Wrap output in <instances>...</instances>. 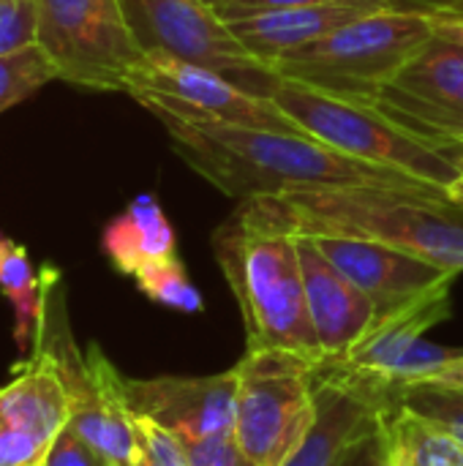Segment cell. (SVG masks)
I'll return each instance as SVG.
<instances>
[{
  "instance_id": "cell-1",
  "label": "cell",
  "mask_w": 463,
  "mask_h": 466,
  "mask_svg": "<svg viewBox=\"0 0 463 466\" xmlns=\"http://www.w3.org/2000/svg\"><path fill=\"white\" fill-rule=\"evenodd\" d=\"M147 112L161 120L177 156L237 202L338 186H418L357 164L300 131L235 126L169 109Z\"/></svg>"
},
{
  "instance_id": "cell-2",
  "label": "cell",
  "mask_w": 463,
  "mask_h": 466,
  "mask_svg": "<svg viewBox=\"0 0 463 466\" xmlns=\"http://www.w3.org/2000/svg\"><path fill=\"white\" fill-rule=\"evenodd\" d=\"M216 262L235 295L246 350H292L322 363L311 325L297 235L276 197H257L213 232Z\"/></svg>"
},
{
  "instance_id": "cell-3",
  "label": "cell",
  "mask_w": 463,
  "mask_h": 466,
  "mask_svg": "<svg viewBox=\"0 0 463 466\" xmlns=\"http://www.w3.org/2000/svg\"><path fill=\"white\" fill-rule=\"evenodd\" d=\"M295 232L382 240L448 273H463V210L420 186H338L276 197Z\"/></svg>"
},
{
  "instance_id": "cell-4",
  "label": "cell",
  "mask_w": 463,
  "mask_h": 466,
  "mask_svg": "<svg viewBox=\"0 0 463 466\" xmlns=\"http://www.w3.org/2000/svg\"><path fill=\"white\" fill-rule=\"evenodd\" d=\"M270 98L300 134L357 164L439 194H445L458 175V145L437 142L407 128L374 101L333 96L281 76Z\"/></svg>"
},
{
  "instance_id": "cell-5",
  "label": "cell",
  "mask_w": 463,
  "mask_h": 466,
  "mask_svg": "<svg viewBox=\"0 0 463 466\" xmlns=\"http://www.w3.org/2000/svg\"><path fill=\"white\" fill-rule=\"evenodd\" d=\"M431 35L434 27L426 14L388 5L273 57L267 66L281 79L377 104L382 87Z\"/></svg>"
},
{
  "instance_id": "cell-6",
  "label": "cell",
  "mask_w": 463,
  "mask_h": 466,
  "mask_svg": "<svg viewBox=\"0 0 463 466\" xmlns=\"http://www.w3.org/2000/svg\"><path fill=\"white\" fill-rule=\"evenodd\" d=\"M44 298L33 347L46 352L68 396V426L109 466H134V415L123 396V374L98 344L79 350L68 325L65 287L55 268L41 270Z\"/></svg>"
},
{
  "instance_id": "cell-7",
  "label": "cell",
  "mask_w": 463,
  "mask_h": 466,
  "mask_svg": "<svg viewBox=\"0 0 463 466\" xmlns=\"http://www.w3.org/2000/svg\"><path fill=\"white\" fill-rule=\"evenodd\" d=\"M319 360L292 350H246L235 380L237 448L257 466H281L317 418Z\"/></svg>"
},
{
  "instance_id": "cell-8",
  "label": "cell",
  "mask_w": 463,
  "mask_h": 466,
  "mask_svg": "<svg viewBox=\"0 0 463 466\" xmlns=\"http://www.w3.org/2000/svg\"><path fill=\"white\" fill-rule=\"evenodd\" d=\"M35 44L57 79L101 93H123L145 55L123 0H35Z\"/></svg>"
},
{
  "instance_id": "cell-9",
  "label": "cell",
  "mask_w": 463,
  "mask_h": 466,
  "mask_svg": "<svg viewBox=\"0 0 463 466\" xmlns=\"http://www.w3.org/2000/svg\"><path fill=\"white\" fill-rule=\"evenodd\" d=\"M145 109H169L186 117L297 131L270 96H259L216 68L180 60L161 49H145L126 79V90Z\"/></svg>"
},
{
  "instance_id": "cell-10",
  "label": "cell",
  "mask_w": 463,
  "mask_h": 466,
  "mask_svg": "<svg viewBox=\"0 0 463 466\" xmlns=\"http://www.w3.org/2000/svg\"><path fill=\"white\" fill-rule=\"evenodd\" d=\"M123 5L142 49H161L216 68L237 85L270 96L276 71L237 41L218 8L202 0H123Z\"/></svg>"
},
{
  "instance_id": "cell-11",
  "label": "cell",
  "mask_w": 463,
  "mask_h": 466,
  "mask_svg": "<svg viewBox=\"0 0 463 466\" xmlns=\"http://www.w3.org/2000/svg\"><path fill=\"white\" fill-rule=\"evenodd\" d=\"M377 104L407 128L458 145L463 139V46L434 33L382 87Z\"/></svg>"
},
{
  "instance_id": "cell-12",
  "label": "cell",
  "mask_w": 463,
  "mask_h": 466,
  "mask_svg": "<svg viewBox=\"0 0 463 466\" xmlns=\"http://www.w3.org/2000/svg\"><path fill=\"white\" fill-rule=\"evenodd\" d=\"M68 396L52 358L33 347L0 385V466H41L68 426Z\"/></svg>"
},
{
  "instance_id": "cell-13",
  "label": "cell",
  "mask_w": 463,
  "mask_h": 466,
  "mask_svg": "<svg viewBox=\"0 0 463 466\" xmlns=\"http://www.w3.org/2000/svg\"><path fill=\"white\" fill-rule=\"evenodd\" d=\"M235 371L210 377H123V396L131 415L150 418L183 442L232 434L235 426Z\"/></svg>"
},
{
  "instance_id": "cell-14",
  "label": "cell",
  "mask_w": 463,
  "mask_h": 466,
  "mask_svg": "<svg viewBox=\"0 0 463 466\" xmlns=\"http://www.w3.org/2000/svg\"><path fill=\"white\" fill-rule=\"evenodd\" d=\"M308 235L317 248L357 287L363 289L377 311L393 309L398 303H407L426 289L442 284L450 276L439 270L431 262H423L396 246H388L382 240L357 238V235H338V232H303Z\"/></svg>"
},
{
  "instance_id": "cell-15",
  "label": "cell",
  "mask_w": 463,
  "mask_h": 466,
  "mask_svg": "<svg viewBox=\"0 0 463 466\" xmlns=\"http://www.w3.org/2000/svg\"><path fill=\"white\" fill-rule=\"evenodd\" d=\"M295 235L303 268L306 303L322 350V360L341 358L371 328V322L377 319V306L317 248L308 235Z\"/></svg>"
},
{
  "instance_id": "cell-16",
  "label": "cell",
  "mask_w": 463,
  "mask_h": 466,
  "mask_svg": "<svg viewBox=\"0 0 463 466\" xmlns=\"http://www.w3.org/2000/svg\"><path fill=\"white\" fill-rule=\"evenodd\" d=\"M388 404L317 369V418L281 466H341L352 448L379 426Z\"/></svg>"
},
{
  "instance_id": "cell-17",
  "label": "cell",
  "mask_w": 463,
  "mask_h": 466,
  "mask_svg": "<svg viewBox=\"0 0 463 466\" xmlns=\"http://www.w3.org/2000/svg\"><path fill=\"white\" fill-rule=\"evenodd\" d=\"M388 8V5H368V3H330V5H303V8H278L262 11L240 19H226L237 41L257 55L259 60L270 63L278 55L300 49L325 38L327 33L360 19L368 11Z\"/></svg>"
},
{
  "instance_id": "cell-18",
  "label": "cell",
  "mask_w": 463,
  "mask_h": 466,
  "mask_svg": "<svg viewBox=\"0 0 463 466\" xmlns=\"http://www.w3.org/2000/svg\"><path fill=\"white\" fill-rule=\"evenodd\" d=\"M106 259L123 276H136L142 268L177 257L175 229L153 194H139L101 232Z\"/></svg>"
},
{
  "instance_id": "cell-19",
  "label": "cell",
  "mask_w": 463,
  "mask_h": 466,
  "mask_svg": "<svg viewBox=\"0 0 463 466\" xmlns=\"http://www.w3.org/2000/svg\"><path fill=\"white\" fill-rule=\"evenodd\" d=\"M385 466H463V442L404 404H390L379 420Z\"/></svg>"
},
{
  "instance_id": "cell-20",
  "label": "cell",
  "mask_w": 463,
  "mask_h": 466,
  "mask_svg": "<svg viewBox=\"0 0 463 466\" xmlns=\"http://www.w3.org/2000/svg\"><path fill=\"white\" fill-rule=\"evenodd\" d=\"M0 292L14 309V339L25 352L33 344L41 314L44 279L41 270L33 268L27 251L5 235H0Z\"/></svg>"
},
{
  "instance_id": "cell-21",
  "label": "cell",
  "mask_w": 463,
  "mask_h": 466,
  "mask_svg": "<svg viewBox=\"0 0 463 466\" xmlns=\"http://www.w3.org/2000/svg\"><path fill=\"white\" fill-rule=\"evenodd\" d=\"M134 281H136L139 292L158 306H166V309H175L183 314H196L205 309V300H202L199 289L191 284L180 257L161 259V262L142 268L134 276Z\"/></svg>"
},
{
  "instance_id": "cell-22",
  "label": "cell",
  "mask_w": 463,
  "mask_h": 466,
  "mask_svg": "<svg viewBox=\"0 0 463 466\" xmlns=\"http://www.w3.org/2000/svg\"><path fill=\"white\" fill-rule=\"evenodd\" d=\"M52 79H57V71L38 44L0 55V112L30 98Z\"/></svg>"
},
{
  "instance_id": "cell-23",
  "label": "cell",
  "mask_w": 463,
  "mask_h": 466,
  "mask_svg": "<svg viewBox=\"0 0 463 466\" xmlns=\"http://www.w3.org/2000/svg\"><path fill=\"white\" fill-rule=\"evenodd\" d=\"M393 404H404L418 415L434 420L445 431H450L458 442H463V390L439 388V385H412L401 388Z\"/></svg>"
},
{
  "instance_id": "cell-24",
  "label": "cell",
  "mask_w": 463,
  "mask_h": 466,
  "mask_svg": "<svg viewBox=\"0 0 463 466\" xmlns=\"http://www.w3.org/2000/svg\"><path fill=\"white\" fill-rule=\"evenodd\" d=\"M134 466H188L186 442L150 418L134 415Z\"/></svg>"
},
{
  "instance_id": "cell-25",
  "label": "cell",
  "mask_w": 463,
  "mask_h": 466,
  "mask_svg": "<svg viewBox=\"0 0 463 466\" xmlns=\"http://www.w3.org/2000/svg\"><path fill=\"white\" fill-rule=\"evenodd\" d=\"M35 38V0H0V55L33 46Z\"/></svg>"
},
{
  "instance_id": "cell-26",
  "label": "cell",
  "mask_w": 463,
  "mask_h": 466,
  "mask_svg": "<svg viewBox=\"0 0 463 466\" xmlns=\"http://www.w3.org/2000/svg\"><path fill=\"white\" fill-rule=\"evenodd\" d=\"M188 466H257L235 442L232 434L205 437L186 442Z\"/></svg>"
},
{
  "instance_id": "cell-27",
  "label": "cell",
  "mask_w": 463,
  "mask_h": 466,
  "mask_svg": "<svg viewBox=\"0 0 463 466\" xmlns=\"http://www.w3.org/2000/svg\"><path fill=\"white\" fill-rule=\"evenodd\" d=\"M41 466H109L106 459L71 426L60 431V437L52 442L49 453L44 456Z\"/></svg>"
},
{
  "instance_id": "cell-28",
  "label": "cell",
  "mask_w": 463,
  "mask_h": 466,
  "mask_svg": "<svg viewBox=\"0 0 463 466\" xmlns=\"http://www.w3.org/2000/svg\"><path fill=\"white\" fill-rule=\"evenodd\" d=\"M330 3H368V5H393V0H226L218 5V14L224 19H240L262 11H278V8H303V5H330Z\"/></svg>"
},
{
  "instance_id": "cell-29",
  "label": "cell",
  "mask_w": 463,
  "mask_h": 466,
  "mask_svg": "<svg viewBox=\"0 0 463 466\" xmlns=\"http://www.w3.org/2000/svg\"><path fill=\"white\" fill-rule=\"evenodd\" d=\"M382 420V418H379ZM341 466H385V451H382V434L379 426L374 431H368L347 456V461Z\"/></svg>"
},
{
  "instance_id": "cell-30",
  "label": "cell",
  "mask_w": 463,
  "mask_h": 466,
  "mask_svg": "<svg viewBox=\"0 0 463 466\" xmlns=\"http://www.w3.org/2000/svg\"><path fill=\"white\" fill-rule=\"evenodd\" d=\"M412 385H439V388L463 390V350L453 358V360H448L445 366L428 371L426 377H420V380L412 382ZM412 385H407V388H412Z\"/></svg>"
},
{
  "instance_id": "cell-31",
  "label": "cell",
  "mask_w": 463,
  "mask_h": 466,
  "mask_svg": "<svg viewBox=\"0 0 463 466\" xmlns=\"http://www.w3.org/2000/svg\"><path fill=\"white\" fill-rule=\"evenodd\" d=\"M428 16L437 35L450 38L453 44L463 46V8H448V11H420Z\"/></svg>"
},
{
  "instance_id": "cell-32",
  "label": "cell",
  "mask_w": 463,
  "mask_h": 466,
  "mask_svg": "<svg viewBox=\"0 0 463 466\" xmlns=\"http://www.w3.org/2000/svg\"><path fill=\"white\" fill-rule=\"evenodd\" d=\"M393 5L409 11H445V8H463V0H393Z\"/></svg>"
},
{
  "instance_id": "cell-33",
  "label": "cell",
  "mask_w": 463,
  "mask_h": 466,
  "mask_svg": "<svg viewBox=\"0 0 463 466\" xmlns=\"http://www.w3.org/2000/svg\"><path fill=\"white\" fill-rule=\"evenodd\" d=\"M458 147H461V156H458V175H456V180L448 186L445 199H450L456 208H461L463 210V139L458 142Z\"/></svg>"
},
{
  "instance_id": "cell-34",
  "label": "cell",
  "mask_w": 463,
  "mask_h": 466,
  "mask_svg": "<svg viewBox=\"0 0 463 466\" xmlns=\"http://www.w3.org/2000/svg\"><path fill=\"white\" fill-rule=\"evenodd\" d=\"M202 3H207V5H213V8H218L221 3H226V0H202Z\"/></svg>"
}]
</instances>
